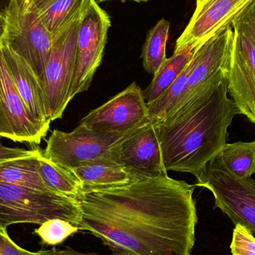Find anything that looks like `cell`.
<instances>
[{"mask_svg":"<svg viewBox=\"0 0 255 255\" xmlns=\"http://www.w3.org/2000/svg\"><path fill=\"white\" fill-rule=\"evenodd\" d=\"M195 187L163 175L85 193L79 231L116 255H191L198 222Z\"/></svg>","mask_w":255,"mask_h":255,"instance_id":"1","label":"cell"},{"mask_svg":"<svg viewBox=\"0 0 255 255\" xmlns=\"http://www.w3.org/2000/svg\"><path fill=\"white\" fill-rule=\"evenodd\" d=\"M229 67L187 104L154 124L166 172L196 177L226 145L228 128L239 114L228 97Z\"/></svg>","mask_w":255,"mask_h":255,"instance_id":"2","label":"cell"},{"mask_svg":"<svg viewBox=\"0 0 255 255\" xmlns=\"http://www.w3.org/2000/svg\"><path fill=\"white\" fill-rule=\"evenodd\" d=\"M60 218L79 227L82 220L80 202L54 192H43L0 183V228L11 225H41Z\"/></svg>","mask_w":255,"mask_h":255,"instance_id":"3","label":"cell"},{"mask_svg":"<svg viewBox=\"0 0 255 255\" xmlns=\"http://www.w3.org/2000/svg\"><path fill=\"white\" fill-rule=\"evenodd\" d=\"M196 187L208 189L220 208L234 224L241 225L255 234V180L239 178L217 157L198 174Z\"/></svg>","mask_w":255,"mask_h":255,"instance_id":"4","label":"cell"},{"mask_svg":"<svg viewBox=\"0 0 255 255\" xmlns=\"http://www.w3.org/2000/svg\"><path fill=\"white\" fill-rule=\"evenodd\" d=\"M82 15L54 37L50 58L40 79L51 122L62 118L70 102L76 69L78 29Z\"/></svg>","mask_w":255,"mask_h":255,"instance_id":"5","label":"cell"},{"mask_svg":"<svg viewBox=\"0 0 255 255\" xmlns=\"http://www.w3.org/2000/svg\"><path fill=\"white\" fill-rule=\"evenodd\" d=\"M111 23L110 16L97 1L88 0L78 29L76 69L70 101L91 86L94 74L103 61Z\"/></svg>","mask_w":255,"mask_h":255,"instance_id":"6","label":"cell"},{"mask_svg":"<svg viewBox=\"0 0 255 255\" xmlns=\"http://www.w3.org/2000/svg\"><path fill=\"white\" fill-rule=\"evenodd\" d=\"M130 132L103 133L89 130L81 124L71 132L55 129L43 150V154L56 164L71 170L81 163L107 157L109 148Z\"/></svg>","mask_w":255,"mask_h":255,"instance_id":"7","label":"cell"},{"mask_svg":"<svg viewBox=\"0 0 255 255\" xmlns=\"http://www.w3.org/2000/svg\"><path fill=\"white\" fill-rule=\"evenodd\" d=\"M107 157L139 180L167 175L155 127L150 121L114 144Z\"/></svg>","mask_w":255,"mask_h":255,"instance_id":"8","label":"cell"},{"mask_svg":"<svg viewBox=\"0 0 255 255\" xmlns=\"http://www.w3.org/2000/svg\"><path fill=\"white\" fill-rule=\"evenodd\" d=\"M48 130L33 118L21 98L0 41V136L14 142L40 144Z\"/></svg>","mask_w":255,"mask_h":255,"instance_id":"9","label":"cell"},{"mask_svg":"<svg viewBox=\"0 0 255 255\" xmlns=\"http://www.w3.org/2000/svg\"><path fill=\"white\" fill-rule=\"evenodd\" d=\"M148 105L141 88L133 82L122 92L82 118L81 125L103 133H128L148 121Z\"/></svg>","mask_w":255,"mask_h":255,"instance_id":"10","label":"cell"},{"mask_svg":"<svg viewBox=\"0 0 255 255\" xmlns=\"http://www.w3.org/2000/svg\"><path fill=\"white\" fill-rule=\"evenodd\" d=\"M228 70V92L240 115L255 124V43L235 21Z\"/></svg>","mask_w":255,"mask_h":255,"instance_id":"11","label":"cell"},{"mask_svg":"<svg viewBox=\"0 0 255 255\" xmlns=\"http://www.w3.org/2000/svg\"><path fill=\"white\" fill-rule=\"evenodd\" d=\"M235 31L231 24L199 46L192 58L193 67L185 93L168 115L187 104L222 69L229 67Z\"/></svg>","mask_w":255,"mask_h":255,"instance_id":"12","label":"cell"},{"mask_svg":"<svg viewBox=\"0 0 255 255\" xmlns=\"http://www.w3.org/2000/svg\"><path fill=\"white\" fill-rule=\"evenodd\" d=\"M20 56L41 79L50 58L53 37L41 23L35 12L19 16L9 24L2 41Z\"/></svg>","mask_w":255,"mask_h":255,"instance_id":"13","label":"cell"},{"mask_svg":"<svg viewBox=\"0 0 255 255\" xmlns=\"http://www.w3.org/2000/svg\"><path fill=\"white\" fill-rule=\"evenodd\" d=\"M253 0H196L190 22L175 43V51L204 42L218 33Z\"/></svg>","mask_w":255,"mask_h":255,"instance_id":"14","label":"cell"},{"mask_svg":"<svg viewBox=\"0 0 255 255\" xmlns=\"http://www.w3.org/2000/svg\"><path fill=\"white\" fill-rule=\"evenodd\" d=\"M1 45L10 75L21 98L33 118L49 130L51 121L40 79L20 56L3 42Z\"/></svg>","mask_w":255,"mask_h":255,"instance_id":"15","label":"cell"},{"mask_svg":"<svg viewBox=\"0 0 255 255\" xmlns=\"http://www.w3.org/2000/svg\"><path fill=\"white\" fill-rule=\"evenodd\" d=\"M71 171L82 181L85 193L118 188L139 181L125 168L108 157L81 163Z\"/></svg>","mask_w":255,"mask_h":255,"instance_id":"16","label":"cell"},{"mask_svg":"<svg viewBox=\"0 0 255 255\" xmlns=\"http://www.w3.org/2000/svg\"><path fill=\"white\" fill-rule=\"evenodd\" d=\"M40 148L36 147L30 155L0 160V183L38 191L53 192L45 184L40 176Z\"/></svg>","mask_w":255,"mask_h":255,"instance_id":"17","label":"cell"},{"mask_svg":"<svg viewBox=\"0 0 255 255\" xmlns=\"http://www.w3.org/2000/svg\"><path fill=\"white\" fill-rule=\"evenodd\" d=\"M204 42L185 46L178 52H174L170 58L165 60L158 71L154 75L151 83L145 90L142 91L147 105L154 103L169 89V87L184 71L199 46Z\"/></svg>","mask_w":255,"mask_h":255,"instance_id":"18","label":"cell"},{"mask_svg":"<svg viewBox=\"0 0 255 255\" xmlns=\"http://www.w3.org/2000/svg\"><path fill=\"white\" fill-rule=\"evenodd\" d=\"M88 2V0H51L35 13L54 38L82 14Z\"/></svg>","mask_w":255,"mask_h":255,"instance_id":"19","label":"cell"},{"mask_svg":"<svg viewBox=\"0 0 255 255\" xmlns=\"http://www.w3.org/2000/svg\"><path fill=\"white\" fill-rule=\"evenodd\" d=\"M43 149L39 154L40 174L45 184L55 193L80 200L85 194L82 181L71 170L65 169L45 157Z\"/></svg>","mask_w":255,"mask_h":255,"instance_id":"20","label":"cell"},{"mask_svg":"<svg viewBox=\"0 0 255 255\" xmlns=\"http://www.w3.org/2000/svg\"><path fill=\"white\" fill-rule=\"evenodd\" d=\"M216 157L238 178L255 173V140L226 143Z\"/></svg>","mask_w":255,"mask_h":255,"instance_id":"21","label":"cell"},{"mask_svg":"<svg viewBox=\"0 0 255 255\" xmlns=\"http://www.w3.org/2000/svg\"><path fill=\"white\" fill-rule=\"evenodd\" d=\"M169 31V22L163 18L147 34L141 58L145 71L153 76L166 59V45Z\"/></svg>","mask_w":255,"mask_h":255,"instance_id":"22","label":"cell"},{"mask_svg":"<svg viewBox=\"0 0 255 255\" xmlns=\"http://www.w3.org/2000/svg\"><path fill=\"white\" fill-rule=\"evenodd\" d=\"M79 228L67 220L53 218L46 220L34 230L41 240V244L47 246H57L64 243L67 238L77 233Z\"/></svg>","mask_w":255,"mask_h":255,"instance_id":"23","label":"cell"},{"mask_svg":"<svg viewBox=\"0 0 255 255\" xmlns=\"http://www.w3.org/2000/svg\"><path fill=\"white\" fill-rule=\"evenodd\" d=\"M230 248L232 255H255V238L247 228L236 225Z\"/></svg>","mask_w":255,"mask_h":255,"instance_id":"24","label":"cell"},{"mask_svg":"<svg viewBox=\"0 0 255 255\" xmlns=\"http://www.w3.org/2000/svg\"><path fill=\"white\" fill-rule=\"evenodd\" d=\"M51 0H8L5 13L7 25L14 22L19 16L37 10L49 2Z\"/></svg>","mask_w":255,"mask_h":255,"instance_id":"25","label":"cell"},{"mask_svg":"<svg viewBox=\"0 0 255 255\" xmlns=\"http://www.w3.org/2000/svg\"><path fill=\"white\" fill-rule=\"evenodd\" d=\"M234 21L244 28L255 43V0L250 3Z\"/></svg>","mask_w":255,"mask_h":255,"instance_id":"26","label":"cell"},{"mask_svg":"<svg viewBox=\"0 0 255 255\" xmlns=\"http://www.w3.org/2000/svg\"><path fill=\"white\" fill-rule=\"evenodd\" d=\"M0 255H32L15 244L7 235V230L0 228Z\"/></svg>","mask_w":255,"mask_h":255,"instance_id":"27","label":"cell"},{"mask_svg":"<svg viewBox=\"0 0 255 255\" xmlns=\"http://www.w3.org/2000/svg\"><path fill=\"white\" fill-rule=\"evenodd\" d=\"M1 136H0V160L30 155L34 152V148L31 150H25L23 148H9V147L4 146L1 143Z\"/></svg>","mask_w":255,"mask_h":255,"instance_id":"28","label":"cell"},{"mask_svg":"<svg viewBox=\"0 0 255 255\" xmlns=\"http://www.w3.org/2000/svg\"><path fill=\"white\" fill-rule=\"evenodd\" d=\"M32 255H102L97 253H82L76 252V250L67 247L65 250H57L53 249L51 250H40L36 253H31ZM110 255H116L115 254Z\"/></svg>","mask_w":255,"mask_h":255,"instance_id":"29","label":"cell"},{"mask_svg":"<svg viewBox=\"0 0 255 255\" xmlns=\"http://www.w3.org/2000/svg\"><path fill=\"white\" fill-rule=\"evenodd\" d=\"M7 19L4 11L0 9V41H2L7 32Z\"/></svg>","mask_w":255,"mask_h":255,"instance_id":"30","label":"cell"},{"mask_svg":"<svg viewBox=\"0 0 255 255\" xmlns=\"http://www.w3.org/2000/svg\"><path fill=\"white\" fill-rule=\"evenodd\" d=\"M97 3L103 2L105 1H109V0H96ZM131 1H137V2H140V1H147L148 0H131Z\"/></svg>","mask_w":255,"mask_h":255,"instance_id":"31","label":"cell"}]
</instances>
